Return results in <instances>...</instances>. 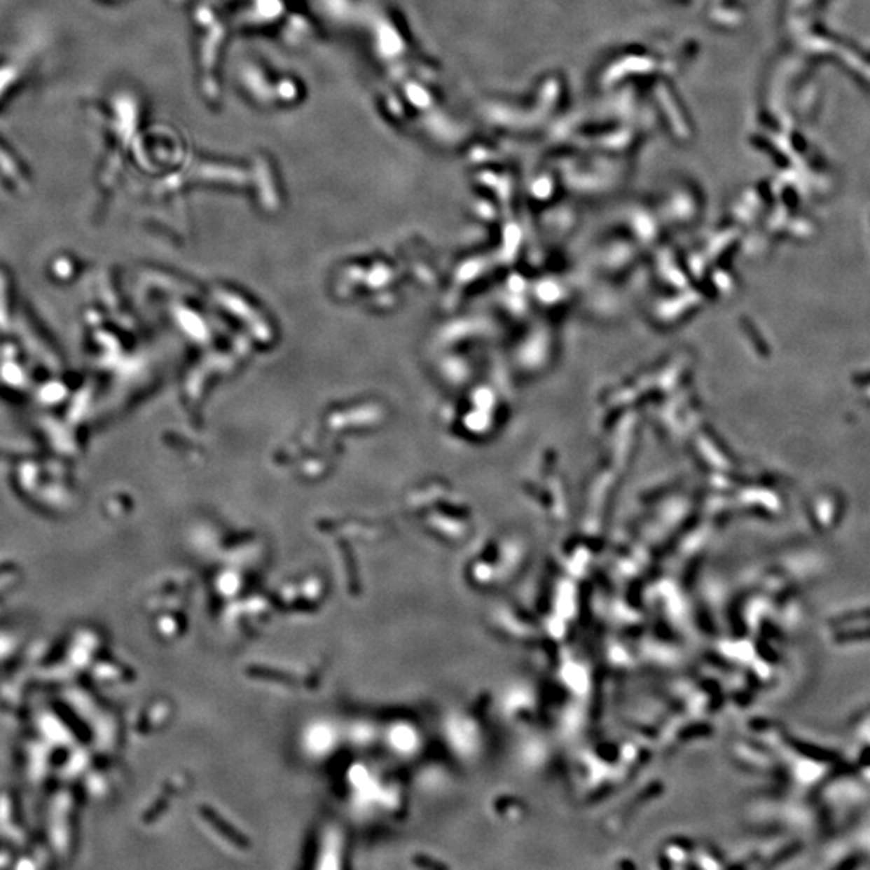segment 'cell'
<instances>
[{"label": "cell", "mask_w": 870, "mask_h": 870, "mask_svg": "<svg viewBox=\"0 0 870 870\" xmlns=\"http://www.w3.org/2000/svg\"><path fill=\"white\" fill-rule=\"evenodd\" d=\"M202 815L205 817L214 830H218V834H221L226 840L233 843L234 846L240 848V850H247L250 846V841L247 838L239 834V830H235L229 822H226L221 815H219L216 810L209 808V806H202Z\"/></svg>", "instance_id": "1"}, {"label": "cell", "mask_w": 870, "mask_h": 870, "mask_svg": "<svg viewBox=\"0 0 870 870\" xmlns=\"http://www.w3.org/2000/svg\"><path fill=\"white\" fill-rule=\"evenodd\" d=\"M247 674H249L250 677H254V679L274 682V684H281V685H295V684H297L295 677H292L290 674L282 672V670H277V669L249 668V669H247Z\"/></svg>", "instance_id": "2"}, {"label": "cell", "mask_w": 870, "mask_h": 870, "mask_svg": "<svg viewBox=\"0 0 870 870\" xmlns=\"http://www.w3.org/2000/svg\"><path fill=\"white\" fill-rule=\"evenodd\" d=\"M415 862L417 864L419 867H434V869L442 867V866H440V864H435L432 861H429V859H426L424 856H416L415 857Z\"/></svg>", "instance_id": "3"}]
</instances>
